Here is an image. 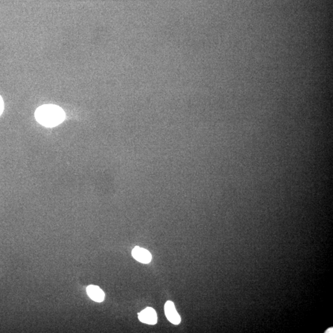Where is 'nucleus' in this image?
Wrapping results in <instances>:
<instances>
[{"instance_id":"nucleus-1","label":"nucleus","mask_w":333,"mask_h":333,"mask_svg":"<svg viewBox=\"0 0 333 333\" xmlns=\"http://www.w3.org/2000/svg\"><path fill=\"white\" fill-rule=\"evenodd\" d=\"M35 117L37 122L46 127H55L65 119V113L61 107L54 104H45L37 108Z\"/></svg>"},{"instance_id":"nucleus-2","label":"nucleus","mask_w":333,"mask_h":333,"mask_svg":"<svg viewBox=\"0 0 333 333\" xmlns=\"http://www.w3.org/2000/svg\"><path fill=\"white\" fill-rule=\"evenodd\" d=\"M165 314L170 322L177 325L181 322L180 315L175 309V305L172 301H167L164 306Z\"/></svg>"},{"instance_id":"nucleus-3","label":"nucleus","mask_w":333,"mask_h":333,"mask_svg":"<svg viewBox=\"0 0 333 333\" xmlns=\"http://www.w3.org/2000/svg\"><path fill=\"white\" fill-rule=\"evenodd\" d=\"M139 320L144 323L148 324H155L157 323V314L153 308L147 307L138 314Z\"/></svg>"},{"instance_id":"nucleus-4","label":"nucleus","mask_w":333,"mask_h":333,"mask_svg":"<svg viewBox=\"0 0 333 333\" xmlns=\"http://www.w3.org/2000/svg\"><path fill=\"white\" fill-rule=\"evenodd\" d=\"M132 254L135 260L143 264H149L152 260V255L147 250L136 246L132 250Z\"/></svg>"},{"instance_id":"nucleus-5","label":"nucleus","mask_w":333,"mask_h":333,"mask_svg":"<svg viewBox=\"0 0 333 333\" xmlns=\"http://www.w3.org/2000/svg\"><path fill=\"white\" fill-rule=\"evenodd\" d=\"M87 294L94 301L101 303L104 300V293L98 286L90 285L87 288Z\"/></svg>"},{"instance_id":"nucleus-6","label":"nucleus","mask_w":333,"mask_h":333,"mask_svg":"<svg viewBox=\"0 0 333 333\" xmlns=\"http://www.w3.org/2000/svg\"><path fill=\"white\" fill-rule=\"evenodd\" d=\"M4 101H3L2 96H0V116L2 115V114L3 113V111H4Z\"/></svg>"}]
</instances>
